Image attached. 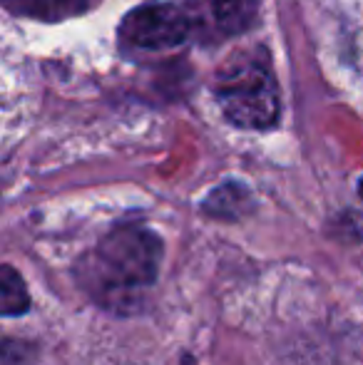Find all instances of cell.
I'll use <instances>...</instances> for the list:
<instances>
[{
    "mask_svg": "<svg viewBox=\"0 0 363 365\" xmlns=\"http://www.w3.org/2000/svg\"><path fill=\"white\" fill-rule=\"evenodd\" d=\"M162 241L145 226H120L97 244L85 261L83 281L97 301L120 308L125 298L150 289L157 281Z\"/></svg>",
    "mask_w": 363,
    "mask_h": 365,
    "instance_id": "obj_1",
    "label": "cell"
},
{
    "mask_svg": "<svg viewBox=\"0 0 363 365\" xmlns=\"http://www.w3.org/2000/svg\"><path fill=\"white\" fill-rule=\"evenodd\" d=\"M217 97L224 117L242 130H269L279 120L274 75L259 60H232L219 73Z\"/></svg>",
    "mask_w": 363,
    "mask_h": 365,
    "instance_id": "obj_2",
    "label": "cell"
},
{
    "mask_svg": "<svg viewBox=\"0 0 363 365\" xmlns=\"http://www.w3.org/2000/svg\"><path fill=\"white\" fill-rule=\"evenodd\" d=\"M189 30L192 23L182 8L170 3H155L132 10L122 20L120 38L122 43L137 50H170L189 38Z\"/></svg>",
    "mask_w": 363,
    "mask_h": 365,
    "instance_id": "obj_3",
    "label": "cell"
},
{
    "mask_svg": "<svg viewBox=\"0 0 363 365\" xmlns=\"http://www.w3.org/2000/svg\"><path fill=\"white\" fill-rule=\"evenodd\" d=\"M212 13L224 33L239 35L254 25L259 13V0H212Z\"/></svg>",
    "mask_w": 363,
    "mask_h": 365,
    "instance_id": "obj_4",
    "label": "cell"
},
{
    "mask_svg": "<svg viewBox=\"0 0 363 365\" xmlns=\"http://www.w3.org/2000/svg\"><path fill=\"white\" fill-rule=\"evenodd\" d=\"M249 207H252V199L242 184H224L214 189L204 202V212L219 219H239Z\"/></svg>",
    "mask_w": 363,
    "mask_h": 365,
    "instance_id": "obj_5",
    "label": "cell"
},
{
    "mask_svg": "<svg viewBox=\"0 0 363 365\" xmlns=\"http://www.w3.org/2000/svg\"><path fill=\"white\" fill-rule=\"evenodd\" d=\"M30 308V296L25 289V281L20 279V274L13 266L5 264L0 269V311L3 316H23Z\"/></svg>",
    "mask_w": 363,
    "mask_h": 365,
    "instance_id": "obj_6",
    "label": "cell"
},
{
    "mask_svg": "<svg viewBox=\"0 0 363 365\" xmlns=\"http://www.w3.org/2000/svg\"><path fill=\"white\" fill-rule=\"evenodd\" d=\"M78 8H83V0H20L10 10L35 18H65L78 13Z\"/></svg>",
    "mask_w": 363,
    "mask_h": 365,
    "instance_id": "obj_7",
    "label": "cell"
},
{
    "mask_svg": "<svg viewBox=\"0 0 363 365\" xmlns=\"http://www.w3.org/2000/svg\"><path fill=\"white\" fill-rule=\"evenodd\" d=\"M359 194H361V199H363V179L359 182Z\"/></svg>",
    "mask_w": 363,
    "mask_h": 365,
    "instance_id": "obj_8",
    "label": "cell"
}]
</instances>
